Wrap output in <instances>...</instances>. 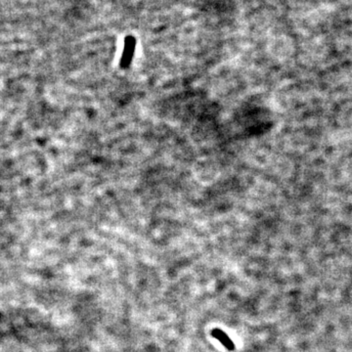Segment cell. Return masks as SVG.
Wrapping results in <instances>:
<instances>
[{"label": "cell", "mask_w": 352, "mask_h": 352, "mask_svg": "<svg viewBox=\"0 0 352 352\" xmlns=\"http://www.w3.org/2000/svg\"><path fill=\"white\" fill-rule=\"evenodd\" d=\"M135 48V40L132 37H127L125 39V44H124V52L123 57V63L128 64Z\"/></svg>", "instance_id": "7a4b0ae2"}, {"label": "cell", "mask_w": 352, "mask_h": 352, "mask_svg": "<svg viewBox=\"0 0 352 352\" xmlns=\"http://www.w3.org/2000/svg\"><path fill=\"white\" fill-rule=\"evenodd\" d=\"M211 334H212V336L214 337V338H216L217 340H219L221 343H222V345L224 346V347H226L228 350H230V351H233L234 349H235V344H234V342L232 341V339L228 336V334H226L222 330H220V329H213L212 331H211Z\"/></svg>", "instance_id": "6da1fadb"}]
</instances>
